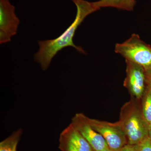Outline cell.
<instances>
[{"label":"cell","instance_id":"3","mask_svg":"<svg viewBox=\"0 0 151 151\" xmlns=\"http://www.w3.org/2000/svg\"><path fill=\"white\" fill-rule=\"evenodd\" d=\"M115 52L126 60L141 65L145 71L151 70V46L142 40L138 35L133 34L123 43L116 44Z\"/></svg>","mask_w":151,"mask_h":151},{"label":"cell","instance_id":"8","mask_svg":"<svg viewBox=\"0 0 151 151\" xmlns=\"http://www.w3.org/2000/svg\"><path fill=\"white\" fill-rule=\"evenodd\" d=\"M60 137L71 143L78 151H93L89 143L71 124L61 132Z\"/></svg>","mask_w":151,"mask_h":151},{"label":"cell","instance_id":"11","mask_svg":"<svg viewBox=\"0 0 151 151\" xmlns=\"http://www.w3.org/2000/svg\"><path fill=\"white\" fill-rule=\"evenodd\" d=\"M142 110L143 116L149 126L151 124V89L146 86L142 96Z\"/></svg>","mask_w":151,"mask_h":151},{"label":"cell","instance_id":"14","mask_svg":"<svg viewBox=\"0 0 151 151\" xmlns=\"http://www.w3.org/2000/svg\"><path fill=\"white\" fill-rule=\"evenodd\" d=\"M120 151H139V145L127 144L121 149Z\"/></svg>","mask_w":151,"mask_h":151},{"label":"cell","instance_id":"2","mask_svg":"<svg viewBox=\"0 0 151 151\" xmlns=\"http://www.w3.org/2000/svg\"><path fill=\"white\" fill-rule=\"evenodd\" d=\"M119 122L125 132L128 144L138 145L148 137L149 125L134 99L123 106Z\"/></svg>","mask_w":151,"mask_h":151},{"label":"cell","instance_id":"6","mask_svg":"<svg viewBox=\"0 0 151 151\" xmlns=\"http://www.w3.org/2000/svg\"><path fill=\"white\" fill-rule=\"evenodd\" d=\"M126 77L124 86L136 100L142 98L146 87L145 70L141 65L126 60Z\"/></svg>","mask_w":151,"mask_h":151},{"label":"cell","instance_id":"12","mask_svg":"<svg viewBox=\"0 0 151 151\" xmlns=\"http://www.w3.org/2000/svg\"><path fill=\"white\" fill-rule=\"evenodd\" d=\"M59 149L61 151H78L70 142L60 137Z\"/></svg>","mask_w":151,"mask_h":151},{"label":"cell","instance_id":"17","mask_svg":"<svg viewBox=\"0 0 151 151\" xmlns=\"http://www.w3.org/2000/svg\"><path fill=\"white\" fill-rule=\"evenodd\" d=\"M101 151H114L112 150H111V149H110V148H108V149H105V150H103Z\"/></svg>","mask_w":151,"mask_h":151},{"label":"cell","instance_id":"7","mask_svg":"<svg viewBox=\"0 0 151 151\" xmlns=\"http://www.w3.org/2000/svg\"><path fill=\"white\" fill-rule=\"evenodd\" d=\"M71 124L85 138L94 151H101L109 148L104 138L96 132L87 121V116L83 113L75 114Z\"/></svg>","mask_w":151,"mask_h":151},{"label":"cell","instance_id":"13","mask_svg":"<svg viewBox=\"0 0 151 151\" xmlns=\"http://www.w3.org/2000/svg\"><path fill=\"white\" fill-rule=\"evenodd\" d=\"M139 151H151V141L148 137L138 144Z\"/></svg>","mask_w":151,"mask_h":151},{"label":"cell","instance_id":"1","mask_svg":"<svg viewBox=\"0 0 151 151\" xmlns=\"http://www.w3.org/2000/svg\"><path fill=\"white\" fill-rule=\"evenodd\" d=\"M76 6L77 12L73 22L62 34L54 39L38 40V50L34 54V61L39 64L42 69L46 70L49 67L53 58L60 50L68 47H74L82 54L86 52L80 46L74 44L73 38L76 31L84 19L90 14L100 8L94 4L85 0H71Z\"/></svg>","mask_w":151,"mask_h":151},{"label":"cell","instance_id":"9","mask_svg":"<svg viewBox=\"0 0 151 151\" xmlns=\"http://www.w3.org/2000/svg\"><path fill=\"white\" fill-rule=\"evenodd\" d=\"M94 4L99 8L103 7H113L132 11L134 10L136 1L135 0H100L94 2Z\"/></svg>","mask_w":151,"mask_h":151},{"label":"cell","instance_id":"5","mask_svg":"<svg viewBox=\"0 0 151 151\" xmlns=\"http://www.w3.org/2000/svg\"><path fill=\"white\" fill-rule=\"evenodd\" d=\"M20 24L15 7L9 0H0V43H6L17 34Z\"/></svg>","mask_w":151,"mask_h":151},{"label":"cell","instance_id":"16","mask_svg":"<svg viewBox=\"0 0 151 151\" xmlns=\"http://www.w3.org/2000/svg\"><path fill=\"white\" fill-rule=\"evenodd\" d=\"M148 137L151 141V124L149 126Z\"/></svg>","mask_w":151,"mask_h":151},{"label":"cell","instance_id":"10","mask_svg":"<svg viewBox=\"0 0 151 151\" xmlns=\"http://www.w3.org/2000/svg\"><path fill=\"white\" fill-rule=\"evenodd\" d=\"M23 130L19 129L0 143V151H17V147L22 134Z\"/></svg>","mask_w":151,"mask_h":151},{"label":"cell","instance_id":"18","mask_svg":"<svg viewBox=\"0 0 151 151\" xmlns=\"http://www.w3.org/2000/svg\"></svg>","mask_w":151,"mask_h":151},{"label":"cell","instance_id":"15","mask_svg":"<svg viewBox=\"0 0 151 151\" xmlns=\"http://www.w3.org/2000/svg\"><path fill=\"white\" fill-rule=\"evenodd\" d=\"M146 86L151 89V70L145 71Z\"/></svg>","mask_w":151,"mask_h":151},{"label":"cell","instance_id":"4","mask_svg":"<svg viewBox=\"0 0 151 151\" xmlns=\"http://www.w3.org/2000/svg\"><path fill=\"white\" fill-rule=\"evenodd\" d=\"M87 119L92 128L103 136L111 150L120 151L127 145V137L120 122L111 123L88 117Z\"/></svg>","mask_w":151,"mask_h":151}]
</instances>
